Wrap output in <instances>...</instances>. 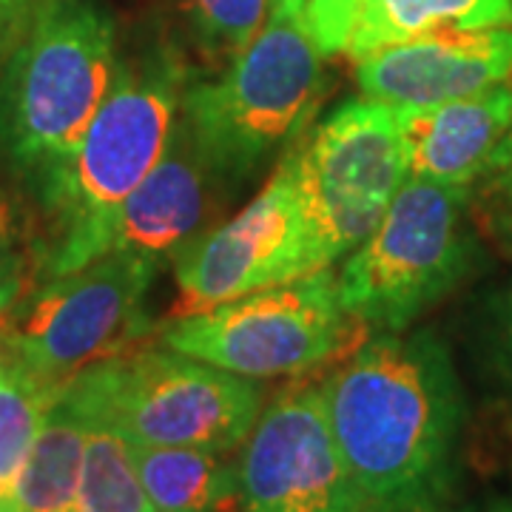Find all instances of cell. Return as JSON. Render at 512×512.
I'll return each mask as SVG.
<instances>
[{"mask_svg":"<svg viewBox=\"0 0 512 512\" xmlns=\"http://www.w3.org/2000/svg\"><path fill=\"white\" fill-rule=\"evenodd\" d=\"M365 512H439L453 484L464 393L430 330L382 333L319 384Z\"/></svg>","mask_w":512,"mask_h":512,"instance_id":"1","label":"cell"},{"mask_svg":"<svg viewBox=\"0 0 512 512\" xmlns=\"http://www.w3.org/2000/svg\"><path fill=\"white\" fill-rule=\"evenodd\" d=\"M183 92L185 69L171 52L120 57L111 89L72 160L29 194L43 222L35 242L40 282L74 274L97 259L111 214L160 163Z\"/></svg>","mask_w":512,"mask_h":512,"instance_id":"2","label":"cell"},{"mask_svg":"<svg viewBox=\"0 0 512 512\" xmlns=\"http://www.w3.org/2000/svg\"><path fill=\"white\" fill-rule=\"evenodd\" d=\"M100 0H52L0 66V174L29 197L72 160L117 72Z\"/></svg>","mask_w":512,"mask_h":512,"instance_id":"3","label":"cell"},{"mask_svg":"<svg viewBox=\"0 0 512 512\" xmlns=\"http://www.w3.org/2000/svg\"><path fill=\"white\" fill-rule=\"evenodd\" d=\"M322 57L302 0H285L217 80L185 86L180 120L217 183H245L299 140L325 97Z\"/></svg>","mask_w":512,"mask_h":512,"instance_id":"4","label":"cell"},{"mask_svg":"<svg viewBox=\"0 0 512 512\" xmlns=\"http://www.w3.org/2000/svg\"><path fill=\"white\" fill-rule=\"evenodd\" d=\"M83 419L114 421L134 444L234 453L262 413L254 379L171 348L126 350L60 387Z\"/></svg>","mask_w":512,"mask_h":512,"instance_id":"5","label":"cell"},{"mask_svg":"<svg viewBox=\"0 0 512 512\" xmlns=\"http://www.w3.org/2000/svg\"><path fill=\"white\" fill-rule=\"evenodd\" d=\"M470 188L407 180L373 234L350 254L339 299L353 322L402 333L473 268Z\"/></svg>","mask_w":512,"mask_h":512,"instance_id":"6","label":"cell"},{"mask_svg":"<svg viewBox=\"0 0 512 512\" xmlns=\"http://www.w3.org/2000/svg\"><path fill=\"white\" fill-rule=\"evenodd\" d=\"M160 268L117 251L43 282L0 316V359L57 396L83 367L126 353L146 333L148 288Z\"/></svg>","mask_w":512,"mask_h":512,"instance_id":"7","label":"cell"},{"mask_svg":"<svg viewBox=\"0 0 512 512\" xmlns=\"http://www.w3.org/2000/svg\"><path fill=\"white\" fill-rule=\"evenodd\" d=\"M305 197L311 271L353 254L382 222L410 180L399 111L376 100H348L293 143Z\"/></svg>","mask_w":512,"mask_h":512,"instance_id":"8","label":"cell"},{"mask_svg":"<svg viewBox=\"0 0 512 512\" xmlns=\"http://www.w3.org/2000/svg\"><path fill=\"white\" fill-rule=\"evenodd\" d=\"M350 322L336 274L322 268L177 316L163 330V345L245 379H274L325 365L348 342Z\"/></svg>","mask_w":512,"mask_h":512,"instance_id":"9","label":"cell"},{"mask_svg":"<svg viewBox=\"0 0 512 512\" xmlns=\"http://www.w3.org/2000/svg\"><path fill=\"white\" fill-rule=\"evenodd\" d=\"M308 274H313L311 237L291 146L268 185L234 220L197 239L177 259L180 299L171 319Z\"/></svg>","mask_w":512,"mask_h":512,"instance_id":"10","label":"cell"},{"mask_svg":"<svg viewBox=\"0 0 512 512\" xmlns=\"http://www.w3.org/2000/svg\"><path fill=\"white\" fill-rule=\"evenodd\" d=\"M237 470L245 512H365L319 387L288 390L259 413Z\"/></svg>","mask_w":512,"mask_h":512,"instance_id":"11","label":"cell"},{"mask_svg":"<svg viewBox=\"0 0 512 512\" xmlns=\"http://www.w3.org/2000/svg\"><path fill=\"white\" fill-rule=\"evenodd\" d=\"M512 77V26L436 29L356 60L367 100L430 109Z\"/></svg>","mask_w":512,"mask_h":512,"instance_id":"12","label":"cell"},{"mask_svg":"<svg viewBox=\"0 0 512 512\" xmlns=\"http://www.w3.org/2000/svg\"><path fill=\"white\" fill-rule=\"evenodd\" d=\"M220 185L177 117L160 163L148 171L120 208L111 214L97 259L106 254H137L168 262L180 256L200 239L202 222L211 214V188Z\"/></svg>","mask_w":512,"mask_h":512,"instance_id":"13","label":"cell"},{"mask_svg":"<svg viewBox=\"0 0 512 512\" xmlns=\"http://www.w3.org/2000/svg\"><path fill=\"white\" fill-rule=\"evenodd\" d=\"M319 52L362 60L436 29L512 26V0H302Z\"/></svg>","mask_w":512,"mask_h":512,"instance_id":"14","label":"cell"},{"mask_svg":"<svg viewBox=\"0 0 512 512\" xmlns=\"http://www.w3.org/2000/svg\"><path fill=\"white\" fill-rule=\"evenodd\" d=\"M396 111L407 140L410 177L473 188L512 128V77L441 106Z\"/></svg>","mask_w":512,"mask_h":512,"instance_id":"15","label":"cell"},{"mask_svg":"<svg viewBox=\"0 0 512 512\" xmlns=\"http://www.w3.org/2000/svg\"><path fill=\"white\" fill-rule=\"evenodd\" d=\"M89 424L60 390L46 407L15 487L12 512H77Z\"/></svg>","mask_w":512,"mask_h":512,"instance_id":"16","label":"cell"},{"mask_svg":"<svg viewBox=\"0 0 512 512\" xmlns=\"http://www.w3.org/2000/svg\"><path fill=\"white\" fill-rule=\"evenodd\" d=\"M214 450L134 444L137 473L154 512H222L239 493V470Z\"/></svg>","mask_w":512,"mask_h":512,"instance_id":"17","label":"cell"},{"mask_svg":"<svg viewBox=\"0 0 512 512\" xmlns=\"http://www.w3.org/2000/svg\"><path fill=\"white\" fill-rule=\"evenodd\" d=\"M77 512H154L134 461V441L109 419H86Z\"/></svg>","mask_w":512,"mask_h":512,"instance_id":"18","label":"cell"},{"mask_svg":"<svg viewBox=\"0 0 512 512\" xmlns=\"http://www.w3.org/2000/svg\"><path fill=\"white\" fill-rule=\"evenodd\" d=\"M52 399L20 367L0 359V512H12L18 478Z\"/></svg>","mask_w":512,"mask_h":512,"instance_id":"19","label":"cell"},{"mask_svg":"<svg viewBox=\"0 0 512 512\" xmlns=\"http://www.w3.org/2000/svg\"><path fill=\"white\" fill-rule=\"evenodd\" d=\"M268 9L271 0H188L202 49L228 63L259 35L268 20Z\"/></svg>","mask_w":512,"mask_h":512,"instance_id":"20","label":"cell"},{"mask_svg":"<svg viewBox=\"0 0 512 512\" xmlns=\"http://www.w3.org/2000/svg\"><path fill=\"white\" fill-rule=\"evenodd\" d=\"M470 217L512 251V128L470 188Z\"/></svg>","mask_w":512,"mask_h":512,"instance_id":"21","label":"cell"},{"mask_svg":"<svg viewBox=\"0 0 512 512\" xmlns=\"http://www.w3.org/2000/svg\"><path fill=\"white\" fill-rule=\"evenodd\" d=\"M29 256L20 248V234L12 205L0 191V316L9 311L26 285Z\"/></svg>","mask_w":512,"mask_h":512,"instance_id":"22","label":"cell"},{"mask_svg":"<svg viewBox=\"0 0 512 512\" xmlns=\"http://www.w3.org/2000/svg\"><path fill=\"white\" fill-rule=\"evenodd\" d=\"M52 0H0V66Z\"/></svg>","mask_w":512,"mask_h":512,"instance_id":"23","label":"cell"},{"mask_svg":"<svg viewBox=\"0 0 512 512\" xmlns=\"http://www.w3.org/2000/svg\"><path fill=\"white\" fill-rule=\"evenodd\" d=\"M495 333H498V350H501V362L510 370L512 376V288L501 296L498 316H495Z\"/></svg>","mask_w":512,"mask_h":512,"instance_id":"24","label":"cell"},{"mask_svg":"<svg viewBox=\"0 0 512 512\" xmlns=\"http://www.w3.org/2000/svg\"><path fill=\"white\" fill-rule=\"evenodd\" d=\"M490 512H512V498L510 501H498V504H493Z\"/></svg>","mask_w":512,"mask_h":512,"instance_id":"25","label":"cell"},{"mask_svg":"<svg viewBox=\"0 0 512 512\" xmlns=\"http://www.w3.org/2000/svg\"><path fill=\"white\" fill-rule=\"evenodd\" d=\"M271 3H285V0H271Z\"/></svg>","mask_w":512,"mask_h":512,"instance_id":"26","label":"cell"},{"mask_svg":"<svg viewBox=\"0 0 512 512\" xmlns=\"http://www.w3.org/2000/svg\"><path fill=\"white\" fill-rule=\"evenodd\" d=\"M439 512H447V510H439Z\"/></svg>","mask_w":512,"mask_h":512,"instance_id":"27","label":"cell"}]
</instances>
